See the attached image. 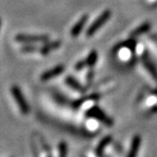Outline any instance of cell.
Wrapping results in <instances>:
<instances>
[{"label": "cell", "instance_id": "obj_1", "mask_svg": "<svg viewBox=\"0 0 157 157\" xmlns=\"http://www.w3.org/2000/svg\"><path fill=\"white\" fill-rule=\"evenodd\" d=\"M10 93H12L16 104L18 105L21 113L23 115H29L30 112V107L20 87L18 85H13L10 88Z\"/></svg>", "mask_w": 157, "mask_h": 157}, {"label": "cell", "instance_id": "obj_2", "mask_svg": "<svg viewBox=\"0 0 157 157\" xmlns=\"http://www.w3.org/2000/svg\"><path fill=\"white\" fill-rule=\"evenodd\" d=\"M111 15H112L111 10H105L101 14L98 16V18L90 25V27L88 28V29L86 30V36L92 37L99 29H101L107 23L108 20L111 18Z\"/></svg>", "mask_w": 157, "mask_h": 157}, {"label": "cell", "instance_id": "obj_3", "mask_svg": "<svg viewBox=\"0 0 157 157\" xmlns=\"http://www.w3.org/2000/svg\"><path fill=\"white\" fill-rule=\"evenodd\" d=\"M15 41L21 44H37V43H47L49 41V36L47 34H33L28 35L20 33L15 36Z\"/></svg>", "mask_w": 157, "mask_h": 157}, {"label": "cell", "instance_id": "obj_4", "mask_svg": "<svg viewBox=\"0 0 157 157\" xmlns=\"http://www.w3.org/2000/svg\"><path fill=\"white\" fill-rule=\"evenodd\" d=\"M65 67L64 65L63 64H58L52 68L48 69V70H46L44 72H43L40 76V78L41 81L43 82H48V81H50L51 78H55V77H58L60 76L61 74H63V72L64 71Z\"/></svg>", "mask_w": 157, "mask_h": 157}, {"label": "cell", "instance_id": "obj_5", "mask_svg": "<svg viewBox=\"0 0 157 157\" xmlns=\"http://www.w3.org/2000/svg\"><path fill=\"white\" fill-rule=\"evenodd\" d=\"M88 15L85 14L83 16H82L80 19L78 20L77 23L72 27L71 30H70V34L72 37H78V35H80V33L82 32V30L83 29V28L85 27L86 23H87V21H88Z\"/></svg>", "mask_w": 157, "mask_h": 157}, {"label": "cell", "instance_id": "obj_6", "mask_svg": "<svg viewBox=\"0 0 157 157\" xmlns=\"http://www.w3.org/2000/svg\"><path fill=\"white\" fill-rule=\"evenodd\" d=\"M142 62L144 66L146 67V69L149 71V73L151 75V77L154 78V80L157 82V68L156 66L154 65V63H152V61L151 60L150 56L148 55V53L146 52L143 57H142Z\"/></svg>", "mask_w": 157, "mask_h": 157}, {"label": "cell", "instance_id": "obj_7", "mask_svg": "<svg viewBox=\"0 0 157 157\" xmlns=\"http://www.w3.org/2000/svg\"><path fill=\"white\" fill-rule=\"evenodd\" d=\"M61 41H53V42H47V43H44L43 46L40 48L39 52L42 55H48L49 54L51 51L57 49L61 47Z\"/></svg>", "mask_w": 157, "mask_h": 157}, {"label": "cell", "instance_id": "obj_8", "mask_svg": "<svg viewBox=\"0 0 157 157\" xmlns=\"http://www.w3.org/2000/svg\"><path fill=\"white\" fill-rule=\"evenodd\" d=\"M88 116L95 117L96 118H98L99 120H101V121L107 123V124H111V120L109 119V117L103 113V112L101 111V109H99L98 107L91 108L90 110H89V112H88Z\"/></svg>", "mask_w": 157, "mask_h": 157}, {"label": "cell", "instance_id": "obj_9", "mask_svg": "<svg viewBox=\"0 0 157 157\" xmlns=\"http://www.w3.org/2000/svg\"><path fill=\"white\" fill-rule=\"evenodd\" d=\"M151 28V24L150 23V22H145V23L141 24L136 29H134L130 33V36H131V38H134V37L140 36V35L144 34V33H147L148 31H150Z\"/></svg>", "mask_w": 157, "mask_h": 157}, {"label": "cell", "instance_id": "obj_10", "mask_svg": "<svg viewBox=\"0 0 157 157\" xmlns=\"http://www.w3.org/2000/svg\"><path fill=\"white\" fill-rule=\"evenodd\" d=\"M65 83L68 86H70L71 88H73L74 90H76V91H78L81 93L85 92V88L72 76H67L65 78Z\"/></svg>", "mask_w": 157, "mask_h": 157}, {"label": "cell", "instance_id": "obj_11", "mask_svg": "<svg viewBox=\"0 0 157 157\" xmlns=\"http://www.w3.org/2000/svg\"><path fill=\"white\" fill-rule=\"evenodd\" d=\"M86 60V63H87V66L89 67H93L97 61H98V52L96 50H92L90 53L88 54L87 58L85 59Z\"/></svg>", "mask_w": 157, "mask_h": 157}, {"label": "cell", "instance_id": "obj_12", "mask_svg": "<svg viewBox=\"0 0 157 157\" xmlns=\"http://www.w3.org/2000/svg\"><path fill=\"white\" fill-rule=\"evenodd\" d=\"M26 46L21 48V51L25 52V53H33L40 50V48L36 47V46H32V44H25Z\"/></svg>", "mask_w": 157, "mask_h": 157}, {"label": "cell", "instance_id": "obj_13", "mask_svg": "<svg viewBox=\"0 0 157 157\" xmlns=\"http://www.w3.org/2000/svg\"><path fill=\"white\" fill-rule=\"evenodd\" d=\"M85 66H87V63H86V60H82L80 62H78L77 64L75 65V69L76 70H82L83 69Z\"/></svg>", "mask_w": 157, "mask_h": 157}, {"label": "cell", "instance_id": "obj_14", "mask_svg": "<svg viewBox=\"0 0 157 157\" xmlns=\"http://www.w3.org/2000/svg\"><path fill=\"white\" fill-rule=\"evenodd\" d=\"M151 38H152V40H153L155 43H157V36H152Z\"/></svg>", "mask_w": 157, "mask_h": 157}, {"label": "cell", "instance_id": "obj_15", "mask_svg": "<svg viewBox=\"0 0 157 157\" xmlns=\"http://www.w3.org/2000/svg\"><path fill=\"white\" fill-rule=\"evenodd\" d=\"M0 27H1V19H0Z\"/></svg>", "mask_w": 157, "mask_h": 157}]
</instances>
